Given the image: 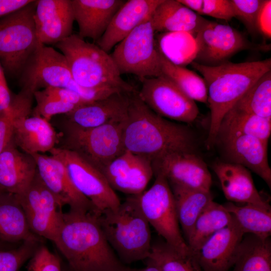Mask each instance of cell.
<instances>
[{
	"mask_svg": "<svg viewBox=\"0 0 271 271\" xmlns=\"http://www.w3.org/2000/svg\"><path fill=\"white\" fill-rule=\"evenodd\" d=\"M155 32H185L196 34L207 20L179 0H162L150 16Z\"/></svg>",
	"mask_w": 271,
	"mask_h": 271,
	"instance_id": "cell-26",
	"label": "cell"
},
{
	"mask_svg": "<svg viewBox=\"0 0 271 271\" xmlns=\"http://www.w3.org/2000/svg\"><path fill=\"white\" fill-rule=\"evenodd\" d=\"M146 266L141 271H162L159 266L149 258L146 259Z\"/></svg>",
	"mask_w": 271,
	"mask_h": 271,
	"instance_id": "cell-49",
	"label": "cell"
},
{
	"mask_svg": "<svg viewBox=\"0 0 271 271\" xmlns=\"http://www.w3.org/2000/svg\"><path fill=\"white\" fill-rule=\"evenodd\" d=\"M235 132L268 142L271 133V119L232 108L223 117L218 136Z\"/></svg>",
	"mask_w": 271,
	"mask_h": 271,
	"instance_id": "cell-33",
	"label": "cell"
},
{
	"mask_svg": "<svg viewBox=\"0 0 271 271\" xmlns=\"http://www.w3.org/2000/svg\"><path fill=\"white\" fill-rule=\"evenodd\" d=\"M236 221L244 234H250L261 238L271 234V209L252 204L239 206L228 202L223 204Z\"/></svg>",
	"mask_w": 271,
	"mask_h": 271,
	"instance_id": "cell-31",
	"label": "cell"
},
{
	"mask_svg": "<svg viewBox=\"0 0 271 271\" xmlns=\"http://www.w3.org/2000/svg\"><path fill=\"white\" fill-rule=\"evenodd\" d=\"M38 174L61 206L70 209L94 212L90 201L74 186L64 165L55 157L43 154L32 155Z\"/></svg>",
	"mask_w": 271,
	"mask_h": 271,
	"instance_id": "cell-17",
	"label": "cell"
},
{
	"mask_svg": "<svg viewBox=\"0 0 271 271\" xmlns=\"http://www.w3.org/2000/svg\"><path fill=\"white\" fill-rule=\"evenodd\" d=\"M230 1L234 18L242 23L248 32L254 34L257 15L263 0Z\"/></svg>",
	"mask_w": 271,
	"mask_h": 271,
	"instance_id": "cell-42",
	"label": "cell"
},
{
	"mask_svg": "<svg viewBox=\"0 0 271 271\" xmlns=\"http://www.w3.org/2000/svg\"><path fill=\"white\" fill-rule=\"evenodd\" d=\"M162 271H204L192 252L182 253L164 240L152 243L148 257Z\"/></svg>",
	"mask_w": 271,
	"mask_h": 271,
	"instance_id": "cell-35",
	"label": "cell"
},
{
	"mask_svg": "<svg viewBox=\"0 0 271 271\" xmlns=\"http://www.w3.org/2000/svg\"><path fill=\"white\" fill-rule=\"evenodd\" d=\"M97 217L108 242L123 264L148 258L152 243L150 225L138 195H130L117 207L104 210Z\"/></svg>",
	"mask_w": 271,
	"mask_h": 271,
	"instance_id": "cell-4",
	"label": "cell"
},
{
	"mask_svg": "<svg viewBox=\"0 0 271 271\" xmlns=\"http://www.w3.org/2000/svg\"><path fill=\"white\" fill-rule=\"evenodd\" d=\"M141 81L139 96L158 115L187 123L197 118L199 109L195 101L165 76L145 78Z\"/></svg>",
	"mask_w": 271,
	"mask_h": 271,
	"instance_id": "cell-13",
	"label": "cell"
},
{
	"mask_svg": "<svg viewBox=\"0 0 271 271\" xmlns=\"http://www.w3.org/2000/svg\"><path fill=\"white\" fill-rule=\"evenodd\" d=\"M43 90L48 95L63 102L74 105L77 107L89 103L84 100L77 93L67 88L48 87Z\"/></svg>",
	"mask_w": 271,
	"mask_h": 271,
	"instance_id": "cell-46",
	"label": "cell"
},
{
	"mask_svg": "<svg viewBox=\"0 0 271 271\" xmlns=\"http://www.w3.org/2000/svg\"><path fill=\"white\" fill-rule=\"evenodd\" d=\"M28 271H62L60 260L46 246L37 247L30 258Z\"/></svg>",
	"mask_w": 271,
	"mask_h": 271,
	"instance_id": "cell-43",
	"label": "cell"
},
{
	"mask_svg": "<svg viewBox=\"0 0 271 271\" xmlns=\"http://www.w3.org/2000/svg\"><path fill=\"white\" fill-rule=\"evenodd\" d=\"M38 244L25 241L14 249L0 250V271H19L32 256Z\"/></svg>",
	"mask_w": 271,
	"mask_h": 271,
	"instance_id": "cell-41",
	"label": "cell"
},
{
	"mask_svg": "<svg viewBox=\"0 0 271 271\" xmlns=\"http://www.w3.org/2000/svg\"><path fill=\"white\" fill-rule=\"evenodd\" d=\"M160 38L161 52L175 64L185 67L196 59L197 44L195 36L188 32L164 33Z\"/></svg>",
	"mask_w": 271,
	"mask_h": 271,
	"instance_id": "cell-34",
	"label": "cell"
},
{
	"mask_svg": "<svg viewBox=\"0 0 271 271\" xmlns=\"http://www.w3.org/2000/svg\"><path fill=\"white\" fill-rule=\"evenodd\" d=\"M34 21L39 43L55 45L72 34L71 0L37 1Z\"/></svg>",
	"mask_w": 271,
	"mask_h": 271,
	"instance_id": "cell-18",
	"label": "cell"
},
{
	"mask_svg": "<svg viewBox=\"0 0 271 271\" xmlns=\"http://www.w3.org/2000/svg\"></svg>",
	"mask_w": 271,
	"mask_h": 271,
	"instance_id": "cell-52",
	"label": "cell"
},
{
	"mask_svg": "<svg viewBox=\"0 0 271 271\" xmlns=\"http://www.w3.org/2000/svg\"><path fill=\"white\" fill-rule=\"evenodd\" d=\"M136 158V155L125 150L122 154L110 162L101 173L109 182L124 174L130 168Z\"/></svg>",
	"mask_w": 271,
	"mask_h": 271,
	"instance_id": "cell-44",
	"label": "cell"
},
{
	"mask_svg": "<svg viewBox=\"0 0 271 271\" xmlns=\"http://www.w3.org/2000/svg\"><path fill=\"white\" fill-rule=\"evenodd\" d=\"M19 77L22 89L33 94L41 88H67L73 80L63 54L41 44L29 57Z\"/></svg>",
	"mask_w": 271,
	"mask_h": 271,
	"instance_id": "cell-14",
	"label": "cell"
},
{
	"mask_svg": "<svg viewBox=\"0 0 271 271\" xmlns=\"http://www.w3.org/2000/svg\"><path fill=\"white\" fill-rule=\"evenodd\" d=\"M244 233L232 216L230 223L191 252L204 271H229Z\"/></svg>",
	"mask_w": 271,
	"mask_h": 271,
	"instance_id": "cell-16",
	"label": "cell"
},
{
	"mask_svg": "<svg viewBox=\"0 0 271 271\" xmlns=\"http://www.w3.org/2000/svg\"><path fill=\"white\" fill-rule=\"evenodd\" d=\"M128 271H141V269H136L131 268L130 270H128Z\"/></svg>",
	"mask_w": 271,
	"mask_h": 271,
	"instance_id": "cell-51",
	"label": "cell"
},
{
	"mask_svg": "<svg viewBox=\"0 0 271 271\" xmlns=\"http://www.w3.org/2000/svg\"><path fill=\"white\" fill-rule=\"evenodd\" d=\"M191 64L201 75L207 89L210 122L206 145L210 149L217 141L224 116L261 76L271 70V59L227 62L213 66L194 61Z\"/></svg>",
	"mask_w": 271,
	"mask_h": 271,
	"instance_id": "cell-3",
	"label": "cell"
},
{
	"mask_svg": "<svg viewBox=\"0 0 271 271\" xmlns=\"http://www.w3.org/2000/svg\"><path fill=\"white\" fill-rule=\"evenodd\" d=\"M32 100L22 95H16L13 98L10 111L0 117V154L13 141L14 124L21 116L32 113Z\"/></svg>",
	"mask_w": 271,
	"mask_h": 271,
	"instance_id": "cell-38",
	"label": "cell"
},
{
	"mask_svg": "<svg viewBox=\"0 0 271 271\" xmlns=\"http://www.w3.org/2000/svg\"><path fill=\"white\" fill-rule=\"evenodd\" d=\"M152 187L138 195L141 209L151 225L164 240L179 252H191L181 232L174 197L169 183L162 174H154Z\"/></svg>",
	"mask_w": 271,
	"mask_h": 271,
	"instance_id": "cell-8",
	"label": "cell"
},
{
	"mask_svg": "<svg viewBox=\"0 0 271 271\" xmlns=\"http://www.w3.org/2000/svg\"><path fill=\"white\" fill-rule=\"evenodd\" d=\"M72 271H128L108 242L92 211L63 212L53 241Z\"/></svg>",
	"mask_w": 271,
	"mask_h": 271,
	"instance_id": "cell-1",
	"label": "cell"
},
{
	"mask_svg": "<svg viewBox=\"0 0 271 271\" xmlns=\"http://www.w3.org/2000/svg\"><path fill=\"white\" fill-rule=\"evenodd\" d=\"M255 27L256 32L265 38H271V1L263 0L258 11Z\"/></svg>",
	"mask_w": 271,
	"mask_h": 271,
	"instance_id": "cell-45",
	"label": "cell"
},
{
	"mask_svg": "<svg viewBox=\"0 0 271 271\" xmlns=\"http://www.w3.org/2000/svg\"><path fill=\"white\" fill-rule=\"evenodd\" d=\"M64 165L76 189L92 204L95 212L117 207L121 203L103 174L74 152L54 147L50 152Z\"/></svg>",
	"mask_w": 271,
	"mask_h": 271,
	"instance_id": "cell-10",
	"label": "cell"
},
{
	"mask_svg": "<svg viewBox=\"0 0 271 271\" xmlns=\"http://www.w3.org/2000/svg\"><path fill=\"white\" fill-rule=\"evenodd\" d=\"M221 136L225 152L231 162L249 169L271 187V169L267 149L268 142L239 132Z\"/></svg>",
	"mask_w": 271,
	"mask_h": 271,
	"instance_id": "cell-19",
	"label": "cell"
},
{
	"mask_svg": "<svg viewBox=\"0 0 271 271\" xmlns=\"http://www.w3.org/2000/svg\"><path fill=\"white\" fill-rule=\"evenodd\" d=\"M41 239L30 230L17 196L0 191V241L39 243Z\"/></svg>",
	"mask_w": 271,
	"mask_h": 271,
	"instance_id": "cell-27",
	"label": "cell"
},
{
	"mask_svg": "<svg viewBox=\"0 0 271 271\" xmlns=\"http://www.w3.org/2000/svg\"><path fill=\"white\" fill-rule=\"evenodd\" d=\"M212 168L229 202L252 204L271 209L269 203L256 189L247 168L232 162H223L215 163Z\"/></svg>",
	"mask_w": 271,
	"mask_h": 271,
	"instance_id": "cell-21",
	"label": "cell"
},
{
	"mask_svg": "<svg viewBox=\"0 0 271 271\" xmlns=\"http://www.w3.org/2000/svg\"><path fill=\"white\" fill-rule=\"evenodd\" d=\"M125 120L89 128L78 127L65 121L63 135L59 136V146L56 147L75 152L101 172L125 151L123 140Z\"/></svg>",
	"mask_w": 271,
	"mask_h": 271,
	"instance_id": "cell-6",
	"label": "cell"
},
{
	"mask_svg": "<svg viewBox=\"0 0 271 271\" xmlns=\"http://www.w3.org/2000/svg\"><path fill=\"white\" fill-rule=\"evenodd\" d=\"M65 56L74 81L84 88L137 90L124 80L110 55L94 43L73 34L55 45Z\"/></svg>",
	"mask_w": 271,
	"mask_h": 271,
	"instance_id": "cell-5",
	"label": "cell"
},
{
	"mask_svg": "<svg viewBox=\"0 0 271 271\" xmlns=\"http://www.w3.org/2000/svg\"><path fill=\"white\" fill-rule=\"evenodd\" d=\"M124 0H71L78 35L96 42L105 32Z\"/></svg>",
	"mask_w": 271,
	"mask_h": 271,
	"instance_id": "cell-23",
	"label": "cell"
},
{
	"mask_svg": "<svg viewBox=\"0 0 271 271\" xmlns=\"http://www.w3.org/2000/svg\"><path fill=\"white\" fill-rule=\"evenodd\" d=\"M162 0H128L114 15L101 37L95 43L108 53L136 28L148 19Z\"/></svg>",
	"mask_w": 271,
	"mask_h": 271,
	"instance_id": "cell-22",
	"label": "cell"
},
{
	"mask_svg": "<svg viewBox=\"0 0 271 271\" xmlns=\"http://www.w3.org/2000/svg\"><path fill=\"white\" fill-rule=\"evenodd\" d=\"M232 108L271 119V70L261 76Z\"/></svg>",
	"mask_w": 271,
	"mask_h": 271,
	"instance_id": "cell-36",
	"label": "cell"
},
{
	"mask_svg": "<svg viewBox=\"0 0 271 271\" xmlns=\"http://www.w3.org/2000/svg\"><path fill=\"white\" fill-rule=\"evenodd\" d=\"M16 195L31 231L53 242L61 225L62 206L42 182L37 171L29 186Z\"/></svg>",
	"mask_w": 271,
	"mask_h": 271,
	"instance_id": "cell-12",
	"label": "cell"
},
{
	"mask_svg": "<svg viewBox=\"0 0 271 271\" xmlns=\"http://www.w3.org/2000/svg\"><path fill=\"white\" fill-rule=\"evenodd\" d=\"M37 104L32 110L33 115L50 120L55 115L67 114L77 108L74 105L61 101L46 94L43 90L35 91L33 94Z\"/></svg>",
	"mask_w": 271,
	"mask_h": 271,
	"instance_id": "cell-40",
	"label": "cell"
},
{
	"mask_svg": "<svg viewBox=\"0 0 271 271\" xmlns=\"http://www.w3.org/2000/svg\"><path fill=\"white\" fill-rule=\"evenodd\" d=\"M232 220V216L223 204L211 201L199 215L186 238L191 252L194 251L208 238L229 224Z\"/></svg>",
	"mask_w": 271,
	"mask_h": 271,
	"instance_id": "cell-29",
	"label": "cell"
},
{
	"mask_svg": "<svg viewBox=\"0 0 271 271\" xmlns=\"http://www.w3.org/2000/svg\"><path fill=\"white\" fill-rule=\"evenodd\" d=\"M232 268L230 271H271L270 238L244 234Z\"/></svg>",
	"mask_w": 271,
	"mask_h": 271,
	"instance_id": "cell-30",
	"label": "cell"
},
{
	"mask_svg": "<svg viewBox=\"0 0 271 271\" xmlns=\"http://www.w3.org/2000/svg\"><path fill=\"white\" fill-rule=\"evenodd\" d=\"M59 136L49 121L39 116L23 115L14 122L13 141L17 148L30 154L50 152L59 143Z\"/></svg>",
	"mask_w": 271,
	"mask_h": 271,
	"instance_id": "cell-24",
	"label": "cell"
},
{
	"mask_svg": "<svg viewBox=\"0 0 271 271\" xmlns=\"http://www.w3.org/2000/svg\"><path fill=\"white\" fill-rule=\"evenodd\" d=\"M170 186L174 197L179 223L186 238L199 215L213 200V196L210 191Z\"/></svg>",
	"mask_w": 271,
	"mask_h": 271,
	"instance_id": "cell-28",
	"label": "cell"
},
{
	"mask_svg": "<svg viewBox=\"0 0 271 271\" xmlns=\"http://www.w3.org/2000/svg\"><path fill=\"white\" fill-rule=\"evenodd\" d=\"M199 15L229 21L234 18L230 0H179Z\"/></svg>",
	"mask_w": 271,
	"mask_h": 271,
	"instance_id": "cell-39",
	"label": "cell"
},
{
	"mask_svg": "<svg viewBox=\"0 0 271 271\" xmlns=\"http://www.w3.org/2000/svg\"><path fill=\"white\" fill-rule=\"evenodd\" d=\"M154 175L160 173L170 185L210 191L211 175L204 161L194 152H174L152 161Z\"/></svg>",
	"mask_w": 271,
	"mask_h": 271,
	"instance_id": "cell-15",
	"label": "cell"
},
{
	"mask_svg": "<svg viewBox=\"0 0 271 271\" xmlns=\"http://www.w3.org/2000/svg\"><path fill=\"white\" fill-rule=\"evenodd\" d=\"M197 54L194 62L213 66L228 62L239 51L268 50L269 45L250 42L241 33L229 25L207 20L196 34Z\"/></svg>",
	"mask_w": 271,
	"mask_h": 271,
	"instance_id": "cell-11",
	"label": "cell"
},
{
	"mask_svg": "<svg viewBox=\"0 0 271 271\" xmlns=\"http://www.w3.org/2000/svg\"><path fill=\"white\" fill-rule=\"evenodd\" d=\"M36 171L33 156L20 151L13 141L0 154V191L20 194L30 184Z\"/></svg>",
	"mask_w": 271,
	"mask_h": 271,
	"instance_id": "cell-25",
	"label": "cell"
},
{
	"mask_svg": "<svg viewBox=\"0 0 271 271\" xmlns=\"http://www.w3.org/2000/svg\"><path fill=\"white\" fill-rule=\"evenodd\" d=\"M125 150L152 161L174 152H194L195 139L186 125L152 110L136 90L129 94L123 129Z\"/></svg>",
	"mask_w": 271,
	"mask_h": 271,
	"instance_id": "cell-2",
	"label": "cell"
},
{
	"mask_svg": "<svg viewBox=\"0 0 271 271\" xmlns=\"http://www.w3.org/2000/svg\"><path fill=\"white\" fill-rule=\"evenodd\" d=\"M13 95L7 85V81L0 80V117L10 111Z\"/></svg>",
	"mask_w": 271,
	"mask_h": 271,
	"instance_id": "cell-47",
	"label": "cell"
},
{
	"mask_svg": "<svg viewBox=\"0 0 271 271\" xmlns=\"http://www.w3.org/2000/svg\"><path fill=\"white\" fill-rule=\"evenodd\" d=\"M32 0H0V19L30 4Z\"/></svg>",
	"mask_w": 271,
	"mask_h": 271,
	"instance_id": "cell-48",
	"label": "cell"
},
{
	"mask_svg": "<svg viewBox=\"0 0 271 271\" xmlns=\"http://www.w3.org/2000/svg\"><path fill=\"white\" fill-rule=\"evenodd\" d=\"M153 175L151 160L146 157L136 155L130 168L124 174L108 183L114 191L130 195H139L145 191Z\"/></svg>",
	"mask_w": 271,
	"mask_h": 271,
	"instance_id": "cell-37",
	"label": "cell"
},
{
	"mask_svg": "<svg viewBox=\"0 0 271 271\" xmlns=\"http://www.w3.org/2000/svg\"><path fill=\"white\" fill-rule=\"evenodd\" d=\"M37 1L0 19V64L9 75L19 77L39 43L34 14Z\"/></svg>",
	"mask_w": 271,
	"mask_h": 271,
	"instance_id": "cell-7",
	"label": "cell"
},
{
	"mask_svg": "<svg viewBox=\"0 0 271 271\" xmlns=\"http://www.w3.org/2000/svg\"><path fill=\"white\" fill-rule=\"evenodd\" d=\"M130 93L115 92L82 105L65 114V121L78 127L89 128L123 120L126 117Z\"/></svg>",
	"mask_w": 271,
	"mask_h": 271,
	"instance_id": "cell-20",
	"label": "cell"
},
{
	"mask_svg": "<svg viewBox=\"0 0 271 271\" xmlns=\"http://www.w3.org/2000/svg\"><path fill=\"white\" fill-rule=\"evenodd\" d=\"M159 51L162 75L194 101L207 104V89L202 77L185 67L174 64L159 49Z\"/></svg>",
	"mask_w": 271,
	"mask_h": 271,
	"instance_id": "cell-32",
	"label": "cell"
},
{
	"mask_svg": "<svg viewBox=\"0 0 271 271\" xmlns=\"http://www.w3.org/2000/svg\"><path fill=\"white\" fill-rule=\"evenodd\" d=\"M150 17L116 45L110 56L121 74L142 80L162 75L158 47Z\"/></svg>",
	"mask_w": 271,
	"mask_h": 271,
	"instance_id": "cell-9",
	"label": "cell"
},
{
	"mask_svg": "<svg viewBox=\"0 0 271 271\" xmlns=\"http://www.w3.org/2000/svg\"><path fill=\"white\" fill-rule=\"evenodd\" d=\"M0 80H3V81H6V78L5 76V72L1 64H0Z\"/></svg>",
	"mask_w": 271,
	"mask_h": 271,
	"instance_id": "cell-50",
	"label": "cell"
}]
</instances>
